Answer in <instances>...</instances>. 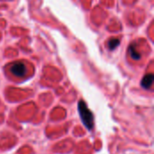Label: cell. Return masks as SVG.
Listing matches in <instances>:
<instances>
[{
  "mask_svg": "<svg viewBox=\"0 0 154 154\" xmlns=\"http://www.w3.org/2000/svg\"><path fill=\"white\" fill-rule=\"evenodd\" d=\"M10 72L18 78H23L26 75L27 72V66L24 64V62L23 61H18V62H14L10 64L9 67Z\"/></svg>",
  "mask_w": 154,
  "mask_h": 154,
  "instance_id": "cell-2",
  "label": "cell"
},
{
  "mask_svg": "<svg viewBox=\"0 0 154 154\" xmlns=\"http://www.w3.org/2000/svg\"><path fill=\"white\" fill-rule=\"evenodd\" d=\"M79 113L81 118L83 125L87 127L88 130H92L94 126V116L91 111L88 108L86 103L83 100L79 102Z\"/></svg>",
  "mask_w": 154,
  "mask_h": 154,
  "instance_id": "cell-1",
  "label": "cell"
},
{
  "mask_svg": "<svg viewBox=\"0 0 154 154\" xmlns=\"http://www.w3.org/2000/svg\"><path fill=\"white\" fill-rule=\"evenodd\" d=\"M119 45V40L116 39V38H113L109 41V43H108V48L110 50H114L116 49L117 46Z\"/></svg>",
  "mask_w": 154,
  "mask_h": 154,
  "instance_id": "cell-4",
  "label": "cell"
},
{
  "mask_svg": "<svg viewBox=\"0 0 154 154\" xmlns=\"http://www.w3.org/2000/svg\"><path fill=\"white\" fill-rule=\"evenodd\" d=\"M153 82V75L152 74H147L142 81V86L144 88H150Z\"/></svg>",
  "mask_w": 154,
  "mask_h": 154,
  "instance_id": "cell-3",
  "label": "cell"
}]
</instances>
